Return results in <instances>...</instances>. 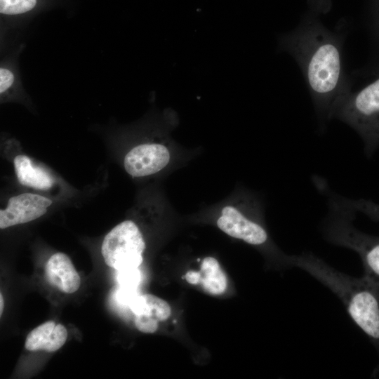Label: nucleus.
I'll return each instance as SVG.
<instances>
[{"label": "nucleus", "mask_w": 379, "mask_h": 379, "mask_svg": "<svg viewBox=\"0 0 379 379\" xmlns=\"http://www.w3.org/2000/svg\"><path fill=\"white\" fill-rule=\"evenodd\" d=\"M166 147L159 143H145L131 149L125 156L126 171L133 177H144L156 173L169 162Z\"/></svg>", "instance_id": "8"}, {"label": "nucleus", "mask_w": 379, "mask_h": 379, "mask_svg": "<svg viewBox=\"0 0 379 379\" xmlns=\"http://www.w3.org/2000/svg\"><path fill=\"white\" fill-rule=\"evenodd\" d=\"M36 0H0V12L15 15L27 12L36 5Z\"/></svg>", "instance_id": "15"}, {"label": "nucleus", "mask_w": 379, "mask_h": 379, "mask_svg": "<svg viewBox=\"0 0 379 379\" xmlns=\"http://www.w3.org/2000/svg\"><path fill=\"white\" fill-rule=\"evenodd\" d=\"M291 265L330 289L379 352V287L364 277H354L335 270L312 253L291 255Z\"/></svg>", "instance_id": "2"}, {"label": "nucleus", "mask_w": 379, "mask_h": 379, "mask_svg": "<svg viewBox=\"0 0 379 379\" xmlns=\"http://www.w3.org/2000/svg\"><path fill=\"white\" fill-rule=\"evenodd\" d=\"M198 284L208 293L213 295L222 294L227 286V277L218 261L213 257L205 258L197 272Z\"/></svg>", "instance_id": "13"}, {"label": "nucleus", "mask_w": 379, "mask_h": 379, "mask_svg": "<svg viewBox=\"0 0 379 379\" xmlns=\"http://www.w3.org/2000/svg\"><path fill=\"white\" fill-rule=\"evenodd\" d=\"M339 201L355 213H361L373 221H379V204L366 199H350L337 194Z\"/></svg>", "instance_id": "14"}, {"label": "nucleus", "mask_w": 379, "mask_h": 379, "mask_svg": "<svg viewBox=\"0 0 379 379\" xmlns=\"http://www.w3.org/2000/svg\"><path fill=\"white\" fill-rule=\"evenodd\" d=\"M129 307L135 315L136 328L145 333H153L159 322L166 320L171 314V308L163 299L152 295H138Z\"/></svg>", "instance_id": "9"}, {"label": "nucleus", "mask_w": 379, "mask_h": 379, "mask_svg": "<svg viewBox=\"0 0 379 379\" xmlns=\"http://www.w3.org/2000/svg\"><path fill=\"white\" fill-rule=\"evenodd\" d=\"M3 310H4V298H3L2 293H1L0 294V316L2 315Z\"/></svg>", "instance_id": "19"}, {"label": "nucleus", "mask_w": 379, "mask_h": 379, "mask_svg": "<svg viewBox=\"0 0 379 379\" xmlns=\"http://www.w3.org/2000/svg\"><path fill=\"white\" fill-rule=\"evenodd\" d=\"M14 75L13 72L6 68L0 69V93L6 91L13 84Z\"/></svg>", "instance_id": "18"}, {"label": "nucleus", "mask_w": 379, "mask_h": 379, "mask_svg": "<svg viewBox=\"0 0 379 379\" xmlns=\"http://www.w3.org/2000/svg\"><path fill=\"white\" fill-rule=\"evenodd\" d=\"M217 225L229 236L250 245L263 246L269 243L268 233L262 225L235 207H224Z\"/></svg>", "instance_id": "6"}, {"label": "nucleus", "mask_w": 379, "mask_h": 379, "mask_svg": "<svg viewBox=\"0 0 379 379\" xmlns=\"http://www.w3.org/2000/svg\"><path fill=\"white\" fill-rule=\"evenodd\" d=\"M138 295V290L119 287L116 293V299L120 304L129 307Z\"/></svg>", "instance_id": "17"}, {"label": "nucleus", "mask_w": 379, "mask_h": 379, "mask_svg": "<svg viewBox=\"0 0 379 379\" xmlns=\"http://www.w3.org/2000/svg\"><path fill=\"white\" fill-rule=\"evenodd\" d=\"M333 117L346 123L361 136L371 157L379 147V78L354 93H347Z\"/></svg>", "instance_id": "4"}, {"label": "nucleus", "mask_w": 379, "mask_h": 379, "mask_svg": "<svg viewBox=\"0 0 379 379\" xmlns=\"http://www.w3.org/2000/svg\"><path fill=\"white\" fill-rule=\"evenodd\" d=\"M319 191L328 199L329 213L324 227V235L332 244L349 248L360 257L364 276L379 287V237L359 231L353 225L355 213L343 205L328 185Z\"/></svg>", "instance_id": "3"}, {"label": "nucleus", "mask_w": 379, "mask_h": 379, "mask_svg": "<svg viewBox=\"0 0 379 379\" xmlns=\"http://www.w3.org/2000/svg\"><path fill=\"white\" fill-rule=\"evenodd\" d=\"M117 279L120 287L138 290L141 281V273L138 267L117 270Z\"/></svg>", "instance_id": "16"}, {"label": "nucleus", "mask_w": 379, "mask_h": 379, "mask_svg": "<svg viewBox=\"0 0 379 379\" xmlns=\"http://www.w3.org/2000/svg\"><path fill=\"white\" fill-rule=\"evenodd\" d=\"M45 272L50 284L62 292L73 293L80 287L81 279L70 258L58 252L48 260Z\"/></svg>", "instance_id": "10"}, {"label": "nucleus", "mask_w": 379, "mask_h": 379, "mask_svg": "<svg viewBox=\"0 0 379 379\" xmlns=\"http://www.w3.org/2000/svg\"><path fill=\"white\" fill-rule=\"evenodd\" d=\"M283 44L300 65L319 114L329 119L343 97L339 43L327 30H300Z\"/></svg>", "instance_id": "1"}, {"label": "nucleus", "mask_w": 379, "mask_h": 379, "mask_svg": "<svg viewBox=\"0 0 379 379\" xmlns=\"http://www.w3.org/2000/svg\"><path fill=\"white\" fill-rule=\"evenodd\" d=\"M52 201L44 196L23 193L11 197L4 209L0 210V228L27 223L44 215Z\"/></svg>", "instance_id": "7"}, {"label": "nucleus", "mask_w": 379, "mask_h": 379, "mask_svg": "<svg viewBox=\"0 0 379 379\" xmlns=\"http://www.w3.org/2000/svg\"><path fill=\"white\" fill-rule=\"evenodd\" d=\"M145 243L134 222L124 220L105 237L101 253L107 265L117 270L138 268L142 262Z\"/></svg>", "instance_id": "5"}, {"label": "nucleus", "mask_w": 379, "mask_h": 379, "mask_svg": "<svg viewBox=\"0 0 379 379\" xmlns=\"http://www.w3.org/2000/svg\"><path fill=\"white\" fill-rule=\"evenodd\" d=\"M13 165L18 180L22 185L43 190L52 187L54 181L51 175L43 167L36 165L27 155H17Z\"/></svg>", "instance_id": "12"}, {"label": "nucleus", "mask_w": 379, "mask_h": 379, "mask_svg": "<svg viewBox=\"0 0 379 379\" xmlns=\"http://www.w3.org/2000/svg\"><path fill=\"white\" fill-rule=\"evenodd\" d=\"M67 338V331L62 324L48 321L28 333L25 347L32 352L44 350L53 352L62 347Z\"/></svg>", "instance_id": "11"}]
</instances>
